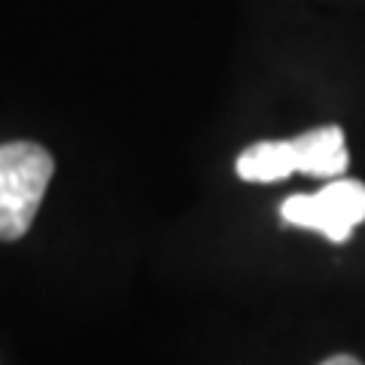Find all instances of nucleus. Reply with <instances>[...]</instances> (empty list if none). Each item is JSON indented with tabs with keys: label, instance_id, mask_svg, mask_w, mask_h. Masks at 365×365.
<instances>
[{
	"label": "nucleus",
	"instance_id": "nucleus-3",
	"mask_svg": "<svg viewBox=\"0 0 365 365\" xmlns=\"http://www.w3.org/2000/svg\"><path fill=\"white\" fill-rule=\"evenodd\" d=\"M292 155H295V170L311 177H329L335 180L347 170V146H344V131L338 125H323V128L304 131L292 137Z\"/></svg>",
	"mask_w": 365,
	"mask_h": 365
},
{
	"label": "nucleus",
	"instance_id": "nucleus-1",
	"mask_svg": "<svg viewBox=\"0 0 365 365\" xmlns=\"http://www.w3.org/2000/svg\"><path fill=\"white\" fill-rule=\"evenodd\" d=\"M55 162L31 140L0 146V241H19L40 210Z\"/></svg>",
	"mask_w": 365,
	"mask_h": 365
},
{
	"label": "nucleus",
	"instance_id": "nucleus-2",
	"mask_svg": "<svg viewBox=\"0 0 365 365\" xmlns=\"http://www.w3.org/2000/svg\"><path fill=\"white\" fill-rule=\"evenodd\" d=\"M280 216L299 228H311L329 241L344 244L353 228L365 222V182L335 177L317 195L287 198L280 204Z\"/></svg>",
	"mask_w": 365,
	"mask_h": 365
},
{
	"label": "nucleus",
	"instance_id": "nucleus-5",
	"mask_svg": "<svg viewBox=\"0 0 365 365\" xmlns=\"http://www.w3.org/2000/svg\"><path fill=\"white\" fill-rule=\"evenodd\" d=\"M319 365H362L356 356H347V353H338V356H329L326 362H319Z\"/></svg>",
	"mask_w": 365,
	"mask_h": 365
},
{
	"label": "nucleus",
	"instance_id": "nucleus-4",
	"mask_svg": "<svg viewBox=\"0 0 365 365\" xmlns=\"http://www.w3.org/2000/svg\"><path fill=\"white\" fill-rule=\"evenodd\" d=\"M237 177L247 182H277L295 174V155L289 140H259L237 155Z\"/></svg>",
	"mask_w": 365,
	"mask_h": 365
}]
</instances>
